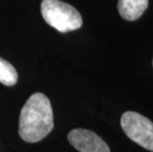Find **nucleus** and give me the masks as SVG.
I'll list each match as a JSON object with an SVG mask.
<instances>
[{
    "instance_id": "423d86ee",
    "label": "nucleus",
    "mask_w": 153,
    "mask_h": 152,
    "mask_svg": "<svg viewBox=\"0 0 153 152\" xmlns=\"http://www.w3.org/2000/svg\"><path fill=\"white\" fill-rule=\"evenodd\" d=\"M17 80L18 73L14 66L0 57V82L5 86H14Z\"/></svg>"
},
{
    "instance_id": "39448f33",
    "label": "nucleus",
    "mask_w": 153,
    "mask_h": 152,
    "mask_svg": "<svg viewBox=\"0 0 153 152\" xmlns=\"http://www.w3.org/2000/svg\"><path fill=\"white\" fill-rule=\"evenodd\" d=\"M148 7V0H119L120 15L128 21H134L140 17Z\"/></svg>"
},
{
    "instance_id": "f03ea898",
    "label": "nucleus",
    "mask_w": 153,
    "mask_h": 152,
    "mask_svg": "<svg viewBox=\"0 0 153 152\" xmlns=\"http://www.w3.org/2000/svg\"><path fill=\"white\" fill-rule=\"evenodd\" d=\"M41 12L47 24L61 33L77 30L82 26L80 13L60 0H43Z\"/></svg>"
},
{
    "instance_id": "7ed1b4c3",
    "label": "nucleus",
    "mask_w": 153,
    "mask_h": 152,
    "mask_svg": "<svg viewBox=\"0 0 153 152\" xmlns=\"http://www.w3.org/2000/svg\"><path fill=\"white\" fill-rule=\"evenodd\" d=\"M123 130L135 143L153 152V122L136 112L128 111L120 118Z\"/></svg>"
},
{
    "instance_id": "20e7f679",
    "label": "nucleus",
    "mask_w": 153,
    "mask_h": 152,
    "mask_svg": "<svg viewBox=\"0 0 153 152\" xmlns=\"http://www.w3.org/2000/svg\"><path fill=\"white\" fill-rule=\"evenodd\" d=\"M67 139L79 152H111L108 144L95 132L85 128L72 129Z\"/></svg>"
},
{
    "instance_id": "f257e3e1",
    "label": "nucleus",
    "mask_w": 153,
    "mask_h": 152,
    "mask_svg": "<svg viewBox=\"0 0 153 152\" xmlns=\"http://www.w3.org/2000/svg\"><path fill=\"white\" fill-rule=\"evenodd\" d=\"M53 128V113L50 99L43 93L30 96L23 106L19 119V135L30 143L38 142Z\"/></svg>"
}]
</instances>
